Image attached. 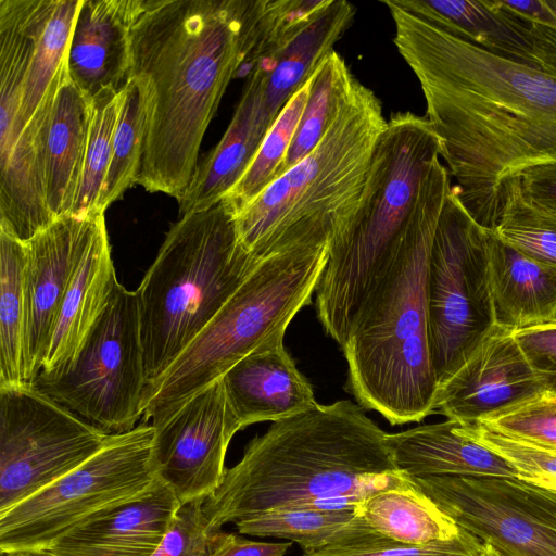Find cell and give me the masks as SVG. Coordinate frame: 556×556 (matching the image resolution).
I'll return each mask as SVG.
<instances>
[{
	"label": "cell",
	"mask_w": 556,
	"mask_h": 556,
	"mask_svg": "<svg viewBox=\"0 0 556 556\" xmlns=\"http://www.w3.org/2000/svg\"><path fill=\"white\" fill-rule=\"evenodd\" d=\"M394 43L419 81L453 188L494 231L502 182L556 163V76L489 52L383 0Z\"/></svg>",
	"instance_id": "cell-1"
},
{
	"label": "cell",
	"mask_w": 556,
	"mask_h": 556,
	"mask_svg": "<svg viewBox=\"0 0 556 556\" xmlns=\"http://www.w3.org/2000/svg\"><path fill=\"white\" fill-rule=\"evenodd\" d=\"M252 0H143L128 77L142 84L147 125L137 184L179 201L204 134L248 55ZM127 77V78H128Z\"/></svg>",
	"instance_id": "cell-2"
},
{
	"label": "cell",
	"mask_w": 556,
	"mask_h": 556,
	"mask_svg": "<svg viewBox=\"0 0 556 556\" xmlns=\"http://www.w3.org/2000/svg\"><path fill=\"white\" fill-rule=\"evenodd\" d=\"M387 434L349 400L274 421L204 500L208 531L282 507L357 508L372 494L410 486Z\"/></svg>",
	"instance_id": "cell-3"
},
{
	"label": "cell",
	"mask_w": 556,
	"mask_h": 556,
	"mask_svg": "<svg viewBox=\"0 0 556 556\" xmlns=\"http://www.w3.org/2000/svg\"><path fill=\"white\" fill-rule=\"evenodd\" d=\"M451 188L448 170L439 159L370 281L342 346L348 391L358 405L378 412L391 425L420 421L434 413L438 380L429 346L426 277Z\"/></svg>",
	"instance_id": "cell-4"
},
{
	"label": "cell",
	"mask_w": 556,
	"mask_h": 556,
	"mask_svg": "<svg viewBox=\"0 0 556 556\" xmlns=\"http://www.w3.org/2000/svg\"><path fill=\"white\" fill-rule=\"evenodd\" d=\"M386 125L380 100L355 79L315 149L233 216L242 248L262 260L290 247H331L357 211Z\"/></svg>",
	"instance_id": "cell-5"
},
{
	"label": "cell",
	"mask_w": 556,
	"mask_h": 556,
	"mask_svg": "<svg viewBox=\"0 0 556 556\" xmlns=\"http://www.w3.org/2000/svg\"><path fill=\"white\" fill-rule=\"evenodd\" d=\"M260 262L239 243L224 200L172 225L135 291L147 383L192 343Z\"/></svg>",
	"instance_id": "cell-6"
},
{
	"label": "cell",
	"mask_w": 556,
	"mask_h": 556,
	"mask_svg": "<svg viewBox=\"0 0 556 556\" xmlns=\"http://www.w3.org/2000/svg\"><path fill=\"white\" fill-rule=\"evenodd\" d=\"M441 156L426 116L391 114L370 162L357 211L334 238L316 288L317 317L341 348L362 299L416 204L420 187Z\"/></svg>",
	"instance_id": "cell-7"
},
{
	"label": "cell",
	"mask_w": 556,
	"mask_h": 556,
	"mask_svg": "<svg viewBox=\"0 0 556 556\" xmlns=\"http://www.w3.org/2000/svg\"><path fill=\"white\" fill-rule=\"evenodd\" d=\"M330 245L290 247L263 257L203 331L142 394L143 420L172 416L273 338L311 302Z\"/></svg>",
	"instance_id": "cell-8"
},
{
	"label": "cell",
	"mask_w": 556,
	"mask_h": 556,
	"mask_svg": "<svg viewBox=\"0 0 556 556\" xmlns=\"http://www.w3.org/2000/svg\"><path fill=\"white\" fill-rule=\"evenodd\" d=\"M153 442L154 428L148 422L113 433L79 467L1 514V554L49 549L91 516L152 490L160 480Z\"/></svg>",
	"instance_id": "cell-9"
},
{
	"label": "cell",
	"mask_w": 556,
	"mask_h": 556,
	"mask_svg": "<svg viewBox=\"0 0 556 556\" xmlns=\"http://www.w3.org/2000/svg\"><path fill=\"white\" fill-rule=\"evenodd\" d=\"M488 231L468 214L452 185L433 237L426 277L429 346L438 387L496 326Z\"/></svg>",
	"instance_id": "cell-10"
},
{
	"label": "cell",
	"mask_w": 556,
	"mask_h": 556,
	"mask_svg": "<svg viewBox=\"0 0 556 556\" xmlns=\"http://www.w3.org/2000/svg\"><path fill=\"white\" fill-rule=\"evenodd\" d=\"M146 383L137 295L119 282L75 359L58 372L40 371L31 384L112 434L136 427Z\"/></svg>",
	"instance_id": "cell-11"
},
{
	"label": "cell",
	"mask_w": 556,
	"mask_h": 556,
	"mask_svg": "<svg viewBox=\"0 0 556 556\" xmlns=\"http://www.w3.org/2000/svg\"><path fill=\"white\" fill-rule=\"evenodd\" d=\"M110 438L33 384L0 387V515L79 467Z\"/></svg>",
	"instance_id": "cell-12"
},
{
	"label": "cell",
	"mask_w": 556,
	"mask_h": 556,
	"mask_svg": "<svg viewBox=\"0 0 556 556\" xmlns=\"http://www.w3.org/2000/svg\"><path fill=\"white\" fill-rule=\"evenodd\" d=\"M410 481L459 528L503 554L556 556V491L519 477L430 476Z\"/></svg>",
	"instance_id": "cell-13"
},
{
	"label": "cell",
	"mask_w": 556,
	"mask_h": 556,
	"mask_svg": "<svg viewBox=\"0 0 556 556\" xmlns=\"http://www.w3.org/2000/svg\"><path fill=\"white\" fill-rule=\"evenodd\" d=\"M152 426L159 479L174 491L180 504L211 495L223 481L228 445L241 430L222 378Z\"/></svg>",
	"instance_id": "cell-14"
},
{
	"label": "cell",
	"mask_w": 556,
	"mask_h": 556,
	"mask_svg": "<svg viewBox=\"0 0 556 556\" xmlns=\"http://www.w3.org/2000/svg\"><path fill=\"white\" fill-rule=\"evenodd\" d=\"M543 392L514 331L495 326L467 361L439 384L434 412L451 420L477 425Z\"/></svg>",
	"instance_id": "cell-15"
},
{
	"label": "cell",
	"mask_w": 556,
	"mask_h": 556,
	"mask_svg": "<svg viewBox=\"0 0 556 556\" xmlns=\"http://www.w3.org/2000/svg\"><path fill=\"white\" fill-rule=\"evenodd\" d=\"M102 213L59 217L25 242L27 363L31 383L41 370L62 300Z\"/></svg>",
	"instance_id": "cell-16"
},
{
	"label": "cell",
	"mask_w": 556,
	"mask_h": 556,
	"mask_svg": "<svg viewBox=\"0 0 556 556\" xmlns=\"http://www.w3.org/2000/svg\"><path fill=\"white\" fill-rule=\"evenodd\" d=\"M179 506L174 491L159 480L142 496L86 519L49 551L53 556H152Z\"/></svg>",
	"instance_id": "cell-17"
},
{
	"label": "cell",
	"mask_w": 556,
	"mask_h": 556,
	"mask_svg": "<svg viewBox=\"0 0 556 556\" xmlns=\"http://www.w3.org/2000/svg\"><path fill=\"white\" fill-rule=\"evenodd\" d=\"M279 336L235 364L223 377L229 406L240 426L277 421L315 407L308 380Z\"/></svg>",
	"instance_id": "cell-18"
},
{
	"label": "cell",
	"mask_w": 556,
	"mask_h": 556,
	"mask_svg": "<svg viewBox=\"0 0 556 556\" xmlns=\"http://www.w3.org/2000/svg\"><path fill=\"white\" fill-rule=\"evenodd\" d=\"M143 0H81L66 53L68 72L90 98L121 91L130 67V33Z\"/></svg>",
	"instance_id": "cell-19"
},
{
	"label": "cell",
	"mask_w": 556,
	"mask_h": 556,
	"mask_svg": "<svg viewBox=\"0 0 556 556\" xmlns=\"http://www.w3.org/2000/svg\"><path fill=\"white\" fill-rule=\"evenodd\" d=\"M264 85L263 71L253 66L247 73L228 128L215 148L199 162L191 185L178 201L180 216L220 202L250 166L276 121L267 109Z\"/></svg>",
	"instance_id": "cell-20"
},
{
	"label": "cell",
	"mask_w": 556,
	"mask_h": 556,
	"mask_svg": "<svg viewBox=\"0 0 556 556\" xmlns=\"http://www.w3.org/2000/svg\"><path fill=\"white\" fill-rule=\"evenodd\" d=\"M118 283L102 213L62 300L41 372H58L75 359Z\"/></svg>",
	"instance_id": "cell-21"
},
{
	"label": "cell",
	"mask_w": 556,
	"mask_h": 556,
	"mask_svg": "<svg viewBox=\"0 0 556 556\" xmlns=\"http://www.w3.org/2000/svg\"><path fill=\"white\" fill-rule=\"evenodd\" d=\"M386 440L396 469L410 478L518 477L508 462L479 443L456 420L388 433Z\"/></svg>",
	"instance_id": "cell-22"
},
{
	"label": "cell",
	"mask_w": 556,
	"mask_h": 556,
	"mask_svg": "<svg viewBox=\"0 0 556 556\" xmlns=\"http://www.w3.org/2000/svg\"><path fill=\"white\" fill-rule=\"evenodd\" d=\"M91 114L92 98L73 80L65 61L46 123L42 146L46 199L54 219L72 213Z\"/></svg>",
	"instance_id": "cell-23"
},
{
	"label": "cell",
	"mask_w": 556,
	"mask_h": 556,
	"mask_svg": "<svg viewBox=\"0 0 556 556\" xmlns=\"http://www.w3.org/2000/svg\"><path fill=\"white\" fill-rule=\"evenodd\" d=\"M81 0H36L34 39L18 112L25 138L43 140Z\"/></svg>",
	"instance_id": "cell-24"
},
{
	"label": "cell",
	"mask_w": 556,
	"mask_h": 556,
	"mask_svg": "<svg viewBox=\"0 0 556 556\" xmlns=\"http://www.w3.org/2000/svg\"><path fill=\"white\" fill-rule=\"evenodd\" d=\"M488 255L496 326L516 331L556 320V269L526 257L490 230Z\"/></svg>",
	"instance_id": "cell-25"
},
{
	"label": "cell",
	"mask_w": 556,
	"mask_h": 556,
	"mask_svg": "<svg viewBox=\"0 0 556 556\" xmlns=\"http://www.w3.org/2000/svg\"><path fill=\"white\" fill-rule=\"evenodd\" d=\"M402 10L459 39L500 56L532 66L521 22L497 0H392Z\"/></svg>",
	"instance_id": "cell-26"
},
{
	"label": "cell",
	"mask_w": 556,
	"mask_h": 556,
	"mask_svg": "<svg viewBox=\"0 0 556 556\" xmlns=\"http://www.w3.org/2000/svg\"><path fill=\"white\" fill-rule=\"evenodd\" d=\"M358 514L376 532L404 544L450 540L460 531L455 521L413 483L370 495L358 505Z\"/></svg>",
	"instance_id": "cell-27"
},
{
	"label": "cell",
	"mask_w": 556,
	"mask_h": 556,
	"mask_svg": "<svg viewBox=\"0 0 556 556\" xmlns=\"http://www.w3.org/2000/svg\"><path fill=\"white\" fill-rule=\"evenodd\" d=\"M25 242L0 231V387L31 384L27 363Z\"/></svg>",
	"instance_id": "cell-28"
},
{
	"label": "cell",
	"mask_w": 556,
	"mask_h": 556,
	"mask_svg": "<svg viewBox=\"0 0 556 556\" xmlns=\"http://www.w3.org/2000/svg\"><path fill=\"white\" fill-rule=\"evenodd\" d=\"M355 79L344 59L334 50L323 60L313 74L308 99L279 177L319 143Z\"/></svg>",
	"instance_id": "cell-29"
},
{
	"label": "cell",
	"mask_w": 556,
	"mask_h": 556,
	"mask_svg": "<svg viewBox=\"0 0 556 556\" xmlns=\"http://www.w3.org/2000/svg\"><path fill=\"white\" fill-rule=\"evenodd\" d=\"M146 96L140 80L128 77L113 136L112 157L103 182L98 210L105 212L130 186L137 184L144 149Z\"/></svg>",
	"instance_id": "cell-30"
},
{
	"label": "cell",
	"mask_w": 556,
	"mask_h": 556,
	"mask_svg": "<svg viewBox=\"0 0 556 556\" xmlns=\"http://www.w3.org/2000/svg\"><path fill=\"white\" fill-rule=\"evenodd\" d=\"M358 514L357 508L320 509L292 506L261 513L236 522L240 534L286 539L304 553L318 551L334 541Z\"/></svg>",
	"instance_id": "cell-31"
},
{
	"label": "cell",
	"mask_w": 556,
	"mask_h": 556,
	"mask_svg": "<svg viewBox=\"0 0 556 556\" xmlns=\"http://www.w3.org/2000/svg\"><path fill=\"white\" fill-rule=\"evenodd\" d=\"M493 232L526 257L556 269V217L538 210L525 198L518 176L501 185Z\"/></svg>",
	"instance_id": "cell-32"
},
{
	"label": "cell",
	"mask_w": 556,
	"mask_h": 556,
	"mask_svg": "<svg viewBox=\"0 0 556 556\" xmlns=\"http://www.w3.org/2000/svg\"><path fill=\"white\" fill-rule=\"evenodd\" d=\"M312 81L313 75L287 102L245 173L222 199L227 203L233 216L279 177V172L305 109Z\"/></svg>",
	"instance_id": "cell-33"
},
{
	"label": "cell",
	"mask_w": 556,
	"mask_h": 556,
	"mask_svg": "<svg viewBox=\"0 0 556 556\" xmlns=\"http://www.w3.org/2000/svg\"><path fill=\"white\" fill-rule=\"evenodd\" d=\"M483 549L484 543L462 528L450 540L422 545L400 543L376 532L357 514L332 543L304 556H480Z\"/></svg>",
	"instance_id": "cell-34"
},
{
	"label": "cell",
	"mask_w": 556,
	"mask_h": 556,
	"mask_svg": "<svg viewBox=\"0 0 556 556\" xmlns=\"http://www.w3.org/2000/svg\"><path fill=\"white\" fill-rule=\"evenodd\" d=\"M122 102L123 88L121 91L106 88L92 98L87 148L71 215L83 217L100 212L98 204L112 157L113 136Z\"/></svg>",
	"instance_id": "cell-35"
},
{
	"label": "cell",
	"mask_w": 556,
	"mask_h": 556,
	"mask_svg": "<svg viewBox=\"0 0 556 556\" xmlns=\"http://www.w3.org/2000/svg\"><path fill=\"white\" fill-rule=\"evenodd\" d=\"M481 425L506 437L556 452V394L543 392Z\"/></svg>",
	"instance_id": "cell-36"
},
{
	"label": "cell",
	"mask_w": 556,
	"mask_h": 556,
	"mask_svg": "<svg viewBox=\"0 0 556 556\" xmlns=\"http://www.w3.org/2000/svg\"><path fill=\"white\" fill-rule=\"evenodd\" d=\"M464 425L473 439L508 462L520 479L536 485L556 481V452L506 437L481 424Z\"/></svg>",
	"instance_id": "cell-37"
},
{
	"label": "cell",
	"mask_w": 556,
	"mask_h": 556,
	"mask_svg": "<svg viewBox=\"0 0 556 556\" xmlns=\"http://www.w3.org/2000/svg\"><path fill=\"white\" fill-rule=\"evenodd\" d=\"M204 500L180 504L152 556H208L212 533L202 511Z\"/></svg>",
	"instance_id": "cell-38"
},
{
	"label": "cell",
	"mask_w": 556,
	"mask_h": 556,
	"mask_svg": "<svg viewBox=\"0 0 556 556\" xmlns=\"http://www.w3.org/2000/svg\"><path fill=\"white\" fill-rule=\"evenodd\" d=\"M514 337L544 391L556 394V320L516 330Z\"/></svg>",
	"instance_id": "cell-39"
},
{
	"label": "cell",
	"mask_w": 556,
	"mask_h": 556,
	"mask_svg": "<svg viewBox=\"0 0 556 556\" xmlns=\"http://www.w3.org/2000/svg\"><path fill=\"white\" fill-rule=\"evenodd\" d=\"M521 23L530 43L532 67L556 76V0H541L538 16Z\"/></svg>",
	"instance_id": "cell-40"
},
{
	"label": "cell",
	"mask_w": 556,
	"mask_h": 556,
	"mask_svg": "<svg viewBox=\"0 0 556 556\" xmlns=\"http://www.w3.org/2000/svg\"><path fill=\"white\" fill-rule=\"evenodd\" d=\"M518 177L525 198L538 210L556 217V163L526 168Z\"/></svg>",
	"instance_id": "cell-41"
},
{
	"label": "cell",
	"mask_w": 556,
	"mask_h": 556,
	"mask_svg": "<svg viewBox=\"0 0 556 556\" xmlns=\"http://www.w3.org/2000/svg\"><path fill=\"white\" fill-rule=\"evenodd\" d=\"M291 542H262L220 531L211 536L208 556H283Z\"/></svg>",
	"instance_id": "cell-42"
},
{
	"label": "cell",
	"mask_w": 556,
	"mask_h": 556,
	"mask_svg": "<svg viewBox=\"0 0 556 556\" xmlns=\"http://www.w3.org/2000/svg\"><path fill=\"white\" fill-rule=\"evenodd\" d=\"M5 556H53L49 549H21L7 554Z\"/></svg>",
	"instance_id": "cell-43"
},
{
	"label": "cell",
	"mask_w": 556,
	"mask_h": 556,
	"mask_svg": "<svg viewBox=\"0 0 556 556\" xmlns=\"http://www.w3.org/2000/svg\"><path fill=\"white\" fill-rule=\"evenodd\" d=\"M480 556H507L489 543H484V549Z\"/></svg>",
	"instance_id": "cell-44"
},
{
	"label": "cell",
	"mask_w": 556,
	"mask_h": 556,
	"mask_svg": "<svg viewBox=\"0 0 556 556\" xmlns=\"http://www.w3.org/2000/svg\"><path fill=\"white\" fill-rule=\"evenodd\" d=\"M540 486H543V488H546V489H549V490L556 491V481H554V482H548V483H545V484L540 485Z\"/></svg>",
	"instance_id": "cell-45"
}]
</instances>
